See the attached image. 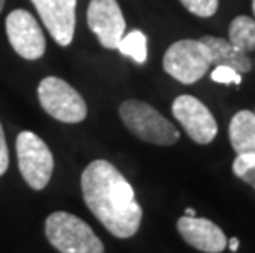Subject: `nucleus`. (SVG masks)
Here are the masks:
<instances>
[{
    "mask_svg": "<svg viewBox=\"0 0 255 253\" xmlns=\"http://www.w3.org/2000/svg\"><path fill=\"white\" fill-rule=\"evenodd\" d=\"M229 40L244 53L255 51V20L247 15H239L229 25Z\"/></svg>",
    "mask_w": 255,
    "mask_h": 253,
    "instance_id": "obj_14",
    "label": "nucleus"
},
{
    "mask_svg": "<svg viewBox=\"0 0 255 253\" xmlns=\"http://www.w3.org/2000/svg\"><path fill=\"white\" fill-rule=\"evenodd\" d=\"M171 112L186 130L188 137L199 145H208L218 135V122L211 110L193 95H180L171 105Z\"/></svg>",
    "mask_w": 255,
    "mask_h": 253,
    "instance_id": "obj_8",
    "label": "nucleus"
},
{
    "mask_svg": "<svg viewBox=\"0 0 255 253\" xmlns=\"http://www.w3.org/2000/svg\"><path fill=\"white\" fill-rule=\"evenodd\" d=\"M119 114L130 133L146 143L171 147L180 140V132L158 110L142 100L130 99L121 104Z\"/></svg>",
    "mask_w": 255,
    "mask_h": 253,
    "instance_id": "obj_2",
    "label": "nucleus"
},
{
    "mask_svg": "<svg viewBox=\"0 0 255 253\" xmlns=\"http://www.w3.org/2000/svg\"><path fill=\"white\" fill-rule=\"evenodd\" d=\"M117 50L128 58H132L135 63L143 64L146 61V36L140 30L130 31L128 35H124L119 41Z\"/></svg>",
    "mask_w": 255,
    "mask_h": 253,
    "instance_id": "obj_15",
    "label": "nucleus"
},
{
    "mask_svg": "<svg viewBox=\"0 0 255 253\" xmlns=\"http://www.w3.org/2000/svg\"><path fill=\"white\" fill-rule=\"evenodd\" d=\"M43 23L59 46L71 45L78 0H31Z\"/></svg>",
    "mask_w": 255,
    "mask_h": 253,
    "instance_id": "obj_10",
    "label": "nucleus"
},
{
    "mask_svg": "<svg viewBox=\"0 0 255 253\" xmlns=\"http://www.w3.org/2000/svg\"><path fill=\"white\" fill-rule=\"evenodd\" d=\"M5 28H7L10 45L21 58L35 61L45 55V35H43V30L38 25L36 18L30 12L21 8L10 12L7 21H5Z\"/></svg>",
    "mask_w": 255,
    "mask_h": 253,
    "instance_id": "obj_7",
    "label": "nucleus"
},
{
    "mask_svg": "<svg viewBox=\"0 0 255 253\" xmlns=\"http://www.w3.org/2000/svg\"><path fill=\"white\" fill-rule=\"evenodd\" d=\"M7 169H8V148H7V140H5L2 123H0V176H3Z\"/></svg>",
    "mask_w": 255,
    "mask_h": 253,
    "instance_id": "obj_19",
    "label": "nucleus"
},
{
    "mask_svg": "<svg viewBox=\"0 0 255 253\" xmlns=\"http://www.w3.org/2000/svg\"><path fill=\"white\" fill-rule=\"evenodd\" d=\"M3 5H5V0H0V12L3 10Z\"/></svg>",
    "mask_w": 255,
    "mask_h": 253,
    "instance_id": "obj_23",
    "label": "nucleus"
},
{
    "mask_svg": "<svg viewBox=\"0 0 255 253\" xmlns=\"http://www.w3.org/2000/svg\"><path fill=\"white\" fill-rule=\"evenodd\" d=\"M176 227L180 235L183 237V240L199 252L221 253L227 247V239L224 232L208 219L183 215L178 220Z\"/></svg>",
    "mask_w": 255,
    "mask_h": 253,
    "instance_id": "obj_11",
    "label": "nucleus"
},
{
    "mask_svg": "<svg viewBox=\"0 0 255 253\" xmlns=\"http://www.w3.org/2000/svg\"><path fill=\"white\" fill-rule=\"evenodd\" d=\"M180 2L188 12L201 18L213 17L219 7V0H180Z\"/></svg>",
    "mask_w": 255,
    "mask_h": 253,
    "instance_id": "obj_16",
    "label": "nucleus"
},
{
    "mask_svg": "<svg viewBox=\"0 0 255 253\" xmlns=\"http://www.w3.org/2000/svg\"><path fill=\"white\" fill-rule=\"evenodd\" d=\"M229 140L237 155L255 153V114L241 110L229 123Z\"/></svg>",
    "mask_w": 255,
    "mask_h": 253,
    "instance_id": "obj_13",
    "label": "nucleus"
},
{
    "mask_svg": "<svg viewBox=\"0 0 255 253\" xmlns=\"http://www.w3.org/2000/svg\"><path fill=\"white\" fill-rule=\"evenodd\" d=\"M255 168V153H241L236 156L234 165H232V171L237 177L244 179L251 171Z\"/></svg>",
    "mask_w": 255,
    "mask_h": 253,
    "instance_id": "obj_17",
    "label": "nucleus"
},
{
    "mask_svg": "<svg viewBox=\"0 0 255 253\" xmlns=\"http://www.w3.org/2000/svg\"><path fill=\"white\" fill-rule=\"evenodd\" d=\"M211 68L208 48L201 40H180L168 48L163 56V69L183 84H194Z\"/></svg>",
    "mask_w": 255,
    "mask_h": 253,
    "instance_id": "obj_5",
    "label": "nucleus"
},
{
    "mask_svg": "<svg viewBox=\"0 0 255 253\" xmlns=\"http://www.w3.org/2000/svg\"><path fill=\"white\" fill-rule=\"evenodd\" d=\"M242 181H246L247 182V184H252L254 187H255V168L251 171V173H249L246 177H244V179Z\"/></svg>",
    "mask_w": 255,
    "mask_h": 253,
    "instance_id": "obj_20",
    "label": "nucleus"
},
{
    "mask_svg": "<svg viewBox=\"0 0 255 253\" xmlns=\"http://www.w3.org/2000/svg\"><path fill=\"white\" fill-rule=\"evenodd\" d=\"M227 245H229L231 252H237L239 249V239H236V237H232V239L227 242Z\"/></svg>",
    "mask_w": 255,
    "mask_h": 253,
    "instance_id": "obj_21",
    "label": "nucleus"
},
{
    "mask_svg": "<svg viewBox=\"0 0 255 253\" xmlns=\"http://www.w3.org/2000/svg\"><path fill=\"white\" fill-rule=\"evenodd\" d=\"M186 215H188V217H196V212H194L193 209L189 207V209H186Z\"/></svg>",
    "mask_w": 255,
    "mask_h": 253,
    "instance_id": "obj_22",
    "label": "nucleus"
},
{
    "mask_svg": "<svg viewBox=\"0 0 255 253\" xmlns=\"http://www.w3.org/2000/svg\"><path fill=\"white\" fill-rule=\"evenodd\" d=\"M18 168L31 189L41 191L51 179L55 160L43 140L33 132H21L17 137Z\"/></svg>",
    "mask_w": 255,
    "mask_h": 253,
    "instance_id": "obj_6",
    "label": "nucleus"
},
{
    "mask_svg": "<svg viewBox=\"0 0 255 253\" xmlns=\"http://www.w3.org/2000/svg\"><path fill=\"white\" fill-rule=\"evenodd\" d=\"M81 189L86 206L112 235L128 239L137 234L143 211L133 187L112 163L96 160L86 166Z\"/></svg>",
    "mask_w": 255,
    "mask_h": 253,
    "instance_id": "obj_1",
    "label": "nucleus"
},
{
    "mask_svg": "<svg viewBox=\"0 0 255 253\" xmlns=\"http://www.w3.org/2000/svg\"><path fill=\"white\" fill-rule=\"evenodd\" d=\"M199 40L208 48L211 66L213 64L214 66H227L234 69L239 74L249 73L252 69V61L247 56V53L236 48L229 40L219 38V36H211V35H206Z\"/></svg>",
    "mask_w": 255,
    "mask_h": 253,
    "instance_id": "obj_12",
    "label": "nucleus"
},
{
    "mask_svg": "<svg viewBox=\"0 0 255 253\" xmlns=\"http://www.w3.org/2000/svg\"><path fill=\"white\" fill-rule=\"evenodd\" d=\"M45 232L50 244L61 253H104V245L92 229L69 212L48 215Z\"/></svg>",
    "mask_w": 255,
    "mask_h": 253,
    "instance_id": "obj_3",
    "label": "nucleus"
},
{
    "mask_svg": "<svg viewBox=\"0 0 255 253\" xmlns=\"http://www.w3.org/2000/svg\"><path fill=\"white\" fill-rule=\"evenodd\" d=\"M211 79L214 83H221V84H241L242 83V78L241 74L236 73L234 69L227 68V66H216L214 71L211 73Z\"/></svg>",
    "mask_w": 255,
    "mask_h": 253,
    "instance_id": "obj_18",
    "label": "nucleus"
},
{
    "mask_svg": "<svg viewBox=\"0 0 255 253\" xmlns=\"http://www.w3.org/2000/svg\"><path fill=\"white\" fill-rule=\"evenodd\" d=\"M252 12H254V15H255V0H252Z\"/></svg>",
    "mask_w": 255,
    "mask_h": 253,
    "instance_id": "obj_24",
    "label": "nucleus"
},
{
    "mask_svg": "<svg viewBox=\"0 0 255 253\" xmlns=\"http://www.w3.org/2000/svg\"><path fill=\"white\" fill-rule=\"evenodd\" d=\"M88 25L107 50H117L119 41L126 35V18L117 0H91Z\"/></svg>",
    "mask_w": 255,
    "mask_h": 253,
    "instance_id": "obj_9",
    "label": "nucleus"
},
{
    "mask_svg": "<svg viewBox=\"0 0 255 253\" xmlns=\"http://www.w3.org/2000/svg\"><path fill=\"white\" fill-rule=\"evenodd\" d=\"M38 99L48 115L64 123H79L88 117V105L66 81L48 76L38 85Z\"/></svg>",
    "mask_w": 255,
    "mask_h": 253,
    "instance_id": "obj_4",
    "label": "nucleus"
}]
</instances>
